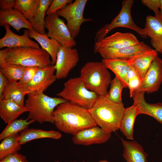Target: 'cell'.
<instances>
[{
    "instance_id": "cell-29",
    "label": "cell",
    "mask_w": 162,
    "mask_h": 162,
    "mask_svg": "<svg viewBox=\"0 0 162 162\" xmlns=\"http://www.w3.org/2000/svg\"><path fill=\"white\" fill-rule=\"evenodd\" d=\"M19 136V134H17L8 136L2 140L0 144V160L21 149V145L18 142Z\"/></svg>"
},
{
    "instance_id": "cell-31",
    "label": "cell",
    "mask_w": 162,
    "mask_h": 162,
    "mask_svg": "<svg viewBox=\"0 0 162 162\" xmlns=\"http://www.w3.org/2000/svg\"><path fill=\"white\" fill-rule=\"evenodd\" d=\"M39 0H15L14 8L23 14L27 20L33 18L38 7Z\"/></svg>"
},
{
    "instance_id": "cell-26",
    "label": "cell",
    "mask_w": 162,
    "mask_h": 162,
    "mask_svg": "<svg viewBox=\"0 0 162 162\" xmlns=\"http://www.w3.org/2000/svg\"><path fill=\"white\" fill-rule=\"evenodd\" d=\"M102 62L107 69L112 71L123 83L125 88L128 87L127 74L131 67L128 60L119 59H102Z\"/></svg>"
},
{
    "instance_id": "cell-6",
    "label": "cell",
    "mask_w": 162,
    "mask_h": 162,
    "mask_svg": "<svg viewBox=\"0 0 162 162\" xmlns=\"http://www.w3.org/2000/svg\"><path fill=\"white\" fill-rule=\"evenodd\" d=\"M56 95L88 110L98 96L86 88L80 76L68 80L64 83L63 89Z\"/></svg>"
},
{
    "instance_id": "cell-2",
    "label": "cell",
    "mask_w": 162,
    "mask_h": 162,
    "mask_svg": "<svg viewBox=\"0 0 162 162\" xmlns=\"http://www.w3.org/2000/svg\"><path fill=\"white\" fill-rule=\"evenodd\" d=\"M125 108L123 103H114L106 96H98L88 110L97 125L110 133L119 129Z\"/></svg>"
},
{
    "instance_id": "cell-3",
    "label": "cell",
    "mask_w": 162,
    "mask_h": 162,
    "mask_svg": "<svg viewBox=\"0 0 162 162\" xmlns=\"http://www.w3.org/2000/svg\"><path fill=\"white\" fill-rule=\"evenodd\" d=\"M27 95L24 104L28 112L27 118L40 124L46 122L54 124L55 108L60 104L68 101L61 97H52L44 93L32 92Z\"/></svg>"
},
{
    "instance_id": "cell-7",
    "label": "cell",
    "mask_w": 162,
    "mask_h": 162,
    "mask_svg": "<svg viewBox=\"0 0 162 162\" xmlns=\"http://www.w3.org/2000/svg\"><path fill=\"white\" fill-rule=\"evenodd\" d=\"M134 2L133 0H124L122 2V7L118 14L110 24L104 26L97 32L95 43L101 41L111 31L118 27L130 28L136 32L142 38L147 37L143 29L138 27L132 18L131 9Z\"/></svg>"
},
{
    "instance_id": "cell-33",
    "label": "cell",
    "mask_w": 162,
    "mask_h": 162,
    "mask_svg": "<svg viewBox=\"0 0 162 162\" xmlns=\"http://www.w3.org/2000/svg\"><path fill=\"white\" fill-rule=\"evenodd\" d=\"M110 88L106 96L112 102L118 104L122 103V92L123 89L125 88L123 83L115 76L110 83Z\"/></svg>"
},
{
    "instance_id": "cell-34",
    "label": "cell",
    "mask_w": 162,
    "mask_h": 162,
    "mask_svg": "<svg viewBox=\"0 0 162 162\" xmlns=\"http://www.w3.org/2000/svg\"><path fill=\"white\" fill-rule=\"evenodd\" d=\"M127 77L130 97H133L135 92L140 86L142 79L131 67L127 74Z\"/></svg>"
},
{
    "instance_id": "cell-24",
    "label": "cell",
    "mask_w": 162,
    "mask_h": 162,
    "mask_svg": "<svg viewBox=\"0 0 162 162\" xmlns=\"http://www.w3.org/2000/svg\"><path fill=\"white\" fill-rule=\"evenodd\" d=\"M62 137V134L58 131L28 128L21 133L18 142L19 144L22 145L35 140L45 138L56 140Z\"/></svg>"
},
{
    "instance_id": "cell-25",
    "label": "cell",
    "mask_w": 162,
    "mask_h": 162,
    "mask_svg": "<svg viewBox=\"0 0 162 162\" xmlns=\"http://www.w3.org/2000/svg\"><path fill=\"white\" fill-rule=\"evenodd\" d=\"M28 93L26 85L18 82H9L4 89L2 99L10 100L20 105L24 106L25 96Z\"/></svg>"
},
{
    "instance_id": "cell-32",
    "label": "cell",
    "mask_w": 162,
    "mask_h": 162,
    "mask_svg": "<svg viewBox=\"0 0 162 162\" xmlns=\"http://www.w3.org/2000/svg\"><path fill=\"white\" fill-rule=\"evenodd\" d=\"M26 68V67L20 64H7L0 69V72L8 79L9 82H16L21 80Z\"/></svg>"
},
{
    "instance_id": "cell-28",
    "label": "cell",
    "mask_w": 162,
    "mask_h": 162,
    "mask_svg": "<svg viewBox=\"0 0 162 162\" xmlns=\"http://www.w3.org/2000/svg\"><path fill=\"white\" fill-rule=\"evenodd\" d=\"M52 0H39L35 14L32 19L28 20L33 30L41 34H45V15Z\"/></svg>"
},
{
    "instance_id": "cell-41",
    "label": "cell",
    "mask_w": 162,
    "mask_h": 162,
    "mask_svg": "<svg viewBox=\"0 0 162 162\" xmlns=\"http://www.w3.org/2000/svg\"><path fill=\"white\" fill-rule=\"evenodd\" d=\"M8 50V48L0 50V69L3 68L7 64L6 58Z\"/></svg>"
},
{
    "instance_id": "cell-30",
    "label": "cell",
    "mask_w": 162,
    "mask_h": 162,
    "mask_svg": "<svg viewBox=\"0 0 162 162\" xmlns=\"http://www.w3.org/2000/svg\"><path fill=\"white\" fill-rule=\"evenodd\" d=\"M33 120L22 118L16 119L7 124L0 134V140L11 135H14L28 128V126L35 122Z\"/></svg>"
},
{
    "instance_id": "cell-10",
    "label": "cell",
    "mask_w": 162,
    "mask_h": 162,
    "mask_svg": "<svg viewBox=\"0 0 162 162\" xmlns=\"http://www.w3.org/2000/svg\"><path fill=\"white\" fill-rule=\"evenodd\" d=\"M79 60V55L76 49L62 46L58 53L54 65L56 80L67 77Z\"/></svg>"
},
{
    "instance_id": "cell-5",
    "label": "cell",
    "mask_w": 162,
    "mask_h": 162,
    "mask_svg": "<svg viewBox=\"0 0 162 162\" xmlns=\"http://www.w3.org/2000/svg\"><path fill=\"white\" fill-rule=\"evenodd\" d=\"M6 61L24 66L43 68L52 64L49 54L42 48L20 47L8 48Z\"/></svg>"
},
{
    "instance_id": "cell-23",
    "label": "cell",
    "mask_w": 162,
    "mask_h": 162,
    "mask_svg": "<svg viewBox=\"0 0 162 162\" xmlns=\"http://www.w3.org/2000/svg\"><path fill=\"white\" fill-rule=\"evenodd\" d=\"M30 38L36 40L41 46L42 48L46 51L52 58V64H56L58 53L62 46L58 42L49 38L46 34H41L34 30H29Z\"/></svg>"
},
{
    "instance_id": "cell-38",
    "label": "cell",
    "mask_w": 162,
    "mask_h": 162,
    "mask_svg": "<svg viewBox=\"0 0 162 162\" xmlns=\"http://www.w3.org/2000/svg\"><path fill=\"white\" fill-rule=\"evenodd\" d=\"M142 3L150 9L152 10L155 15H160L159 8V0H142Z\"/></svg>"
},
{
    "instance_id": "cell-37",
    "label": "cell",
    "mask_w": 162,
    "mask_h": 162,
    "mask_svg": "<svg viewBox=\"0 0 162 162\" xmlns=\"http://www.w3.org/2000/svg\"><path fill=\"white\" fill-rule=\"evenodd\" d=\"M0 162H29L26 156L17 152L0 160Z\"/></svg>"
},
{
    "instance_id": "cell-11",
    "label": "cell",
    "mask_w": 162,
    "mask_h": 162,
    "mask_svg": "<svg viewBox=\"0 0 162 162\" xmlns=\"http://www.w3.org/2000/svg\"><path fill=\"white\" fill-rule=\"evenodd\" d=\"M162 82V60L157 55L143 78L137 92L151 93L157 91Z\"/></svg>"
},
{
    "instance_id": "cell-18",
    "label": "cell",
    "mask_w": 162,
    "mask_h": 162,
    "mask_svg": "<svg viewBox=\"0 0 162 162\" xmlns=\"http://www.w3.org/2000/svg\"><path fill=\"white\" fill-rule=\"evenodd\" d=\"M144 93L136 92L133 97V104L136 107L137 115L140 114L148 115L162 124V103H147L145 99Z\"/></svg>"
},
{
    "instance_id": "cell-21",
    "label": "cell",
    "mask_w": 162,
    "mask_h": 162,
    "mask_svg": "<svg viewBox=\"0 0 162 162\" xmlns=\"http://www.w3.org/2000/svg\"><path fill=\"white\" fill-rule=\"evenodd\" d=\"M121 140L124 148L122 155L126 162H148V154L140 143L122 138Z\"/></svg>"
},
{
    "instance_id": "cell-4",
    "label": "cell",
    "mask_w": 162,
    "mask_h": 162,
    "mask_svg": "<svg viewBox=\"0 0 162 162\" xmlns=\"http://www.w3.org/2000/svg\"><path fill=\"white\" fill-rule=\"evenodd\" d=\"M80 76L88 89L98 96H107L112 80L110 73L102 61L87 62L82 68Z\"/></svg>"
},
{
    "instance_id": "cell-39",
    "label": "cell",
    "mask_w": 162,
    "mask_h": 162,
    "mask_svg": "<svg viewBox=\"0 0 162 162\" xmlns=\"http://www.w3.org/2000/svg\"><path fill=\"white\" fill-rule=\"evenodd\" d=\"M14 0H0V8L3 11L10 10L14 8Z\"/></svg>"
},
{
    "instance_id": "cell-20",
    "label": "cell",
    "mask_w": 162,
    "mask_h": 162,
    "mask_svg": "<svg viewBox=\"0 0 162 162\" xmlns=\"http://www.w3.org/2000/svg\"><path fill=\"white\" fill-rule=\"evenodd\" d=\"M158 52L152 48L136 55L128 60L130 66L142 79Z\"/></svg>"
},
{
    "instance_id": "cell-35",
    "label": "cell",
    "mask_w": 162,
    "mask_h": 162,
    "mask_svg": "<svg viewBox=\"0 0 162 162\" xmlns=\"http://www.w3.org/2000/svg\"><path fill=\"white\" fill-rule=\"evenodd\" d=\"M72 2V0H53L47 10L46 14L49 15L55 13Z\"/></svg>"
},
{
    "instance_id": "cell-16",
    "label": "cell",
    "mask_w": 162,
    "mask_h": 162,
    "mask_svg": "<svg viewBox=\"0 0 162 162\" xmlns=\"http://www.w3.org/2000/svg\"><path fill=\"white\" fill-rule=\"evenodd\" d=\"M6 31L3 37L0 39V48L6 47L12 48L20 47H31L40 48L38 44L31 40L29 36V30H24L22 35H19L13 32L10 26L7 24L4 26Z\"/></svg>"
},
{
    "instance_id": "cell-1",
    "label": "cell",
    "mask_w": 162,
    "mask_h": 162,
    "mask_svg": "<svg viewBox=\"0 0 162 162\" xmlns=\"http://www.w3.org/2000/svg\"><path fill=\"white\" fill-rule=\"evenodd\" d=\"M53 119L54 124L59 130L73 135L97 125L88 110L68 101L56 107Z\"/></svg>"
},
{
    "instance_id": "cell-8",
    "label": "cell",
    "mask_w": 162,
    "mask_h": 162,
    "mask_svg": "<svg viewBox=\"0 0 162 162\" xmlns=\"http://www.w3.org/2000/svg\"><path fill=\"white\" fill-rule=\"evenodd\" d=\"M87 0H75L68 4L56 13L66 20V24L74 38H76L80 31V27L85 22L92 21L90 18H85L83 13Z\"/></svg>"
},
{
    "instance_id": "cell-9",
    "label": "cell",
    "mask_w": 162,
    "mask_h": 162,
    "mask_svg": "<svg viewBox=\"0 0 162 162\" xmlns=\"http://www.w3.org/2000/svg\"><path fill=\"white\" fill-rule=\"evenodd\" d=\"M44 26L48 30L47 36L55 40L62 46L73 48L76 45V42L64 21L56 13L47 15Z\"/></svg>"
},
{
    "instance_id": "cell-19",
    "label": "cell",
    "mask_w": 162,
    "mask_h": 162,
    "mask_svg": "<svg viewBox=\"0 0 162 162\" xmlns=\"http://www.w3.org/2000/svg\"><path fill=\"white\" fill-rule=\"evenodd\" d=\"M7 24L11 26L17 32L22 28L33 30L31 25L24 15L14 9L7 10H0V26Z\"/></svg>"
},
{
    "instance_id": "cell-22",
    "label": "cell",
    "mask_w": 162,
    "mask_h": 162,
    "mask_svg": "<svg viewBox=\"0 0 162 162\" xmlns=\"http://www.w3.org/2000/svg\"><path fill=\"white\" fill-rule=\"evenodd\" d=\"M27 112L24 106L9 100H0V116L6 124L17 119L20 115Z\"/></svg>"
},
{
    "instance_id": "cell-40",
    "label": "cell",
    "mask_w": 162,
    "mask_h": 162,
    "mask_svg": "<svg viewBox=\"0 0 162 162\" xmlns=\"http://www.w3.org/2000/svg\"><path fill=\"white\" fill-rule=\"evenodd\" d=\"M9 82L8 79L0 72V100L2 99V95L4 89Z\"/></svg>"
},
{
    "instance_id": "cell-17",
    "label": "cell",
    "mask_w": 162,
    "mask_h": 162,
    "mask_svg": "<svg viewBox=\"0 0 162 162\" xmlns=\"http://www.w3.org/2000/svg\"><path fill=\"white\" fill-rule=\"evenodd\" d=\"M143 29L147 37L151 38L152 46L162 54V15L147 16Z\"/></svg>"
},
{
    "instance_id": "cell-15",
    "label": "cell",
    "mask_w": 162,
    "mask_h": 162,
    "mask_svg": "<svg viewBox=\"0 0 162 162\" xmlns=\"http://www.w3.org/2000/svg\"><path fill=\"white\" fill-rule=\"evenodd\" d=\"M140 42L130 33L116 32L95 43L94 51L99 48L119 49L138 44Z\"/></svg>"
},
{
    "instance_id": "cell-14",
    "label": "cell",
    "mask_w": 162,
    "mask_h": 162,
    "mask_svg": "<svg viewBox=\"0 0 162 162\" xmlns=\"http://www.w3.org/2000/svg\"><path fill=\"white\" fill-rule=\"evenodd\" d=\"M152 49L143 41L139 44L119 49L99 48L94 51L103 59H119L128 60L135 56Z\"/></svg>"
},
{
    "instance_id": "cell-42",
    "label": "cell",
    "mask_w": 162,
    "mask_h": 162,
    "mask_svg": "<svg viewBox=\"0 0 162 162\" xmlns=\"http://www.w3.org/2000/svg\"><path fill=\"white\" fill-rule=\"evenodd\" d=\"M159 8L160 14L162 15V0H159Z\"/></svg>"
},
{
    "instance_id": "cell-36",
    "label": "cell",
    "mask_w": 162,
    "mask_h": 162,
    "mask_svg": "<svg viewBox=\"0 0 162 162\" xmlns=\"http://www.w3.org/2000/svg\"><path fill=\"white\" fill-rule=\"evenodd\" d=\"M39 68L35 66L26 67L22 78L18 82L22 84L27 85L32 80Z\"/></svg>"
},
{
    "instance_id": "cell-44",
    "label": "cell",
    "mask_w": 162,
    "mask_h": 162,
    "mask_svg": "<svg viewBox=\"0 0 162 162\" xmlns=\"http://www.w3.org/2000/svg\"><path fill=\"white\" fill-rule=\"evenodd\" d=\"M77 162L76 161H71V162ZM82 162H86L84 161H83Z\"/></svg>"
},
{
    "instance_id": "cell-13",
    "label": "cell",
    "mask_w": 162,
    "mask_h": 162,
    "mask_svg": "<svg viewBox=\"0 0 162 162\" xmlns=\"http://www.w3.org/2000/svg\"><path fill=\"white\" fill-rule=\"evenodd\" d=\"M54 65L51 64L40 68L31 81L26 85L29 93H44V92L56 80Z\"/></svg>"
},
{
    "instance_id": "cell-43",
    "label": "cell",
    "mask_w": 162,
    "mask_h": 162,
    "mask_svg": "<svg viewBox=\"0 0 162 162\" xmlns=\"http://www.w3.org/2000/svg\"><path fill=\"white\" fill-rule=\"evenodd\" d=\"M98 162H110L108 161L107 160H99Z\"/></svg>"
},
{
    "instance_id": "cell-45",
    "label": "cell",
    "mask_w": 162,
    "mask_h": 162,
    "mask_svg": "<svg viewBox=\"0 0 162 162\" xmlns=\"http://www.w3.org/2000/svg\"><path fill=\"white\" fill-rule=\"evenodd\" d=\"M54 162H59L58 161H55Z\"/></svg>"
},
{
    "instance_id": "cell-27",
    "label": "cell",
    "mask_w": 162,
    "mask_h": 162,
    "mask_svg": "<svg viewBox=\"0 0 162 162\" xmlns=\"http://www.w3.org/2000/svg\"><path fill=\"white\" fill-rule=\"evenodd\" d=\"M137 116L136 107L134 105L125 108L119 129L128 139L131 140L134 139V126Z\"/></svg>"
},
{
    "instance_id": "cell-12",
    "label": "cell",
    "mask_w": 162,
    "mask_h": 162,
    "mask_svg": "<svg viewBox=\"0 0 162 162\" xmlns=\"http://www.w3.org/2000/svg\"><path fill=\"white\" fill-rule=\"evenodd\" d=\"M111 133L107 132L98 125L82 130L73 135L72 140L76 145L89 146L104 143L109 140Z\"/></svg>"
}]
</instances>
